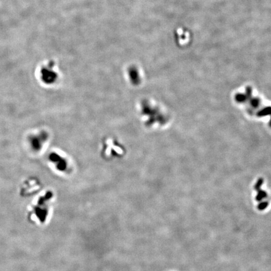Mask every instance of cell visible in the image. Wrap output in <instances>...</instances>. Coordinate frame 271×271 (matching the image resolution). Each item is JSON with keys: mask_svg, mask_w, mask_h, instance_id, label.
<instances>
[{"mask_svg": "<svg viewBox=\"0 0 271 271\" xmlns=\"http://www.w3.org/2000/svg\"><path fill=\"white\" fill-rule=\"evenodd\" d=\"M49 136L45 131H40L33 135L32 144L33 147L37 151L42 150L45 146L47 142L49 141Z\"/></svg>", "mask_w": 271, "mask_h": 271, "instance_id": "cell-4", "label": "cell"}, {"mask_svg": "<svg viewBox=\"0 0 271 271\" xmlns=\"http://www.w3.org/2000/svg\"><path fill=\"white\" fill-rule=\"evenodd\" d=\"M49 162L57 173L64 175H69L73 171V166L71 159L66 154L56 151L50 154Z\"/></svg>", "mask_w": 271, "mask_h": 271, "instance_id": "cell-3", "label": "cell"}, {"mask_svg": "<svg viewBox=\"0 0 271 271\" xmlns=\"http://www.w3.org/2000/svg\"><path fill=\"white\" fill-rule=\"evenodd\" d=\"M126 150L121 143L113 137H107L102 140L101 154L107 160H113L124 156Z\"/></svg>", "mask_w": 271, "mask_h": 271, "instance_id": "cell-2", "label": "cell"}, {"mask_svg": "<svg viewBox=\"0 0 271 271\" xmlns=\"http://www.w3.org/2000/svg\"><path fill=\"white\" fill-rule=\"evenodd\" d=\"M266 196H267V193L265 191H260L257 196V197H256V200H257V201H261V200H262L263 198H265Z\"/></svg>", "mask_w": 271, "mask_h": 271, "instance_id": "cell-5", "label": "cell"}, {"mask_svg": "<svg viewBox=\"0 0 271 271\" xmlns=\"http://www.w3.org/2000/svg\"><path fill=\"white\" fill-rule=\"evenodd\" d=\"M138 113L145 128L154 129L162 124V110L156 103L149 98H143L138 104Z\"/></svg>", "mask_w": 271, "mask_h": 271, "instance_id": "cell-1", "label": "cell"}, {"mask_svg": "<svg viewBox=\"0 0 271 271\" xmlns=\"http://www.w3.org/2000/svg\"><path fill=\"white\" fill-rule=\"evenodd\" d=\"M268 202H261L260 204H259V205L257 207L258 208V209L259 210H263L264 209H266V208L267 207V206H268Z\"/></svg>", "mask_w": 271, "mask_h": 271, "instance_id": "cell-6", "label": "cell"}]
</instances>
